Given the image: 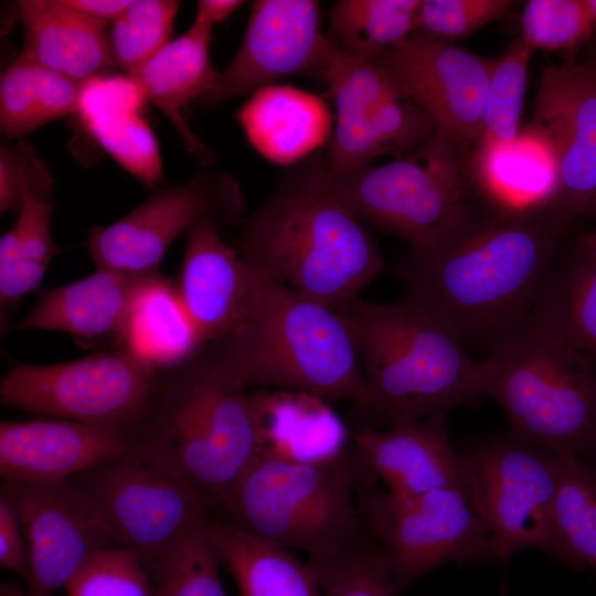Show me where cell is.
<instances>
[{
  "instance_id": "cell-30",
  "label": "cell",
  "mask_w": 596,
  "mask_h": 596,
  "mask_svg": "<svg viewBox=\"0 0 596 596\" xmlns=\"http://www.w3.org/2000/svg\"><path fill=\"white\" fill-rule=\"evenodd\" d=\"M529 319L596 368V247L584 236L567 262H554Z\"/></svg>"
},
{
  "instance_id": "cell-21",
  "label": "cell",
  "mask_w": 596,
  "mask_h": 596,
  "mask_svg": "<svg viewBox=\"0 0 596 596\" xmlns=\"http://www.w3.org/2000/svg\"><path fill=\"white\" fill-rule=\"evenodd\" d=\"M354 445L362 465L394 494L468 489L465 460L448 440L446 414L400 422L385 430L362 427L354 434Z\"/></svg>"
},
{
  "instance_id": "cell-20",
  "label": "cell",
  "mask_w": 596,
  "mask_h": 596,
  "mask_svg": "<svg viewBox=\"0 0 596 596\" xmlns=\"http://www.w3.org/2000/svg\"><path fill=\"white\" fill-rule=\"evenodd\" d=\"M126 429L60 418L0 423L4 481L45 483L72 479L123 456L132 445Z\"/></svg>"
},
{
  "instance_id": "cell-36",
  "label": "cell",
  "mask_w": 596,
  "mask_h": 596,
  "mask_svg": "<svg viewBox=\"0 0 596 596\" xmlns=\"http://www.w3.org/2000/svg\"><path fill=\"white\" fill-rule=\"evenodd\" d=\"M179 8L177 0H132L107 34L121 72L135 74L171 41Z\"/></svg>"
},
{
  "instance_id": "cell-42",
  "label": "cell",
  "mask_w": 596,
  "mask_h": 596,
  "mask_svg": "<svg viewBox=\"0 0 596 596\" xmlns=\"http://www.w3.org/2000/svg\"><path fill=\"white\" fill-rule=\"evenodd\" d=\"M42 126L34 89V64L20 54L0 79L1 134L21 138Z\"/></svg>"
},
{
  "instance_id": "cell-10",
  "label": "cell",
  "mask_w": 596,
  "mask_h": 596,
  "mask_svg": "<svg viewBox=\"0 0 596 596\" xmlns=\"http://www.w3.org/2000/svg\"><path fill=\"white\" fill-rule=\"evenodd\" d=\"M75 481L95 501L115 543L134 551L147 571L219 501L136 440Z\"/></svg>"
},
{
  "instance_id": "cell-19",
  "label": "cell",
  "mask_w": 596,
  "mask_h": 596,
  "mask_svg": "<svg viewBox=\"0 0 596 596\" xmlns=\"http://www.w3.org/2000/svg\"><path fill=\"white\" fill-rule=\"evenodd\" d=\"M214 220L185 234L181 267L174 280L179 299L203 345L231 336L253 309L258 277L221 235Z\"/></svg>"
},
{
  "instance_id": "cell-49",
  "label": "cell",
  "mask_w": 596,
  "mask_h": 596,
  "mask_svg": "<svg viewBox=\"0 0 596 596\" xmlns=\"http://www.w3.org/2000/svg\"><path fill=\"white\" fill-rule=\"evenodd\" d=\"M584 3L589 17L596 23V0H584Z\"/></svg>"
},
{
  "instance_id": "cell-37",
  "label": "cell",
  "mask_w": 596,
  "mask_h": 596,
  "mask_svg": "<svg viewBox=\"0 0 596 596\" xmlns=\"http://www.w3.org/2000/svg\"><path fill=\"white\" fill-rule=\"evenodd\" d=\"M322 596H396L400 592L380 546L358 540L343 550L308 563Z\"/></svg>"
},
{
  "instance_id": "cell-35",
  "label": "cell",
  "mask_w": 596,
  "mask_h": 596,
  "mask_svg": "<svg viewBox=\"0 0 596 596\" xmlns=\"http://www.w3.org/2000/svg\"><path fill=\"white\" fill-rule=\"evenodd\" d=\"M221 563L207 518L181 536L148 573L156 596H227L220 575Z\"/></svg>"
},
{
  "instance_id": "cell-46",
  "label": "cell",
  "mask_w": 596,
  "mask_h": 596,
  "mask_svg": "<svg viewBox=\"0 0 596 596\" xmlns=\"http://www.w3.org/2000/svg\"><path fill=\"white\" fill-rule=\"evenodd\" d=\"M67 6L103 24L114 23L132 0H64Z\"/></svg>"
},
{
  "instance_id": "cell-12",
  "label": "cell",
  "mask_w": 596,
  "mask_h": 596,
  "mask_svg": "<svg viewBox=\"0 0 596 596\" xmlns=\"http://www.w3.org/2000/svg\"><path fill=\"white\" fill-rule=\"evenodd\" d=\"M323 82L336 104L324 153L331 177L369 166L383 155L403 156L436 134L428 116L373 60L353 58L336 44Z\"/></svg>"
},
{
  "instance_id": "cell-16",
  "label": "cell",
  "mask_w": 596,
  "mask_h": 596,
  "mask_svg": "<svg viewBox=\"0 0 596 596\" xmlns=\"http://www.w3.org/2000/svg\"><path fill=\"white\" fill-rule=\"evenodd\" d=\"M334 46L321 32L318 1H253L236 54L196 104L212 109L252 96L286 76L323 82Z\"/></svg>"
},
{
  "instance_id": "cell-14",
  "label": "cell",
  "mask_w": 596,
  "mask_h": 596,
  "mask_svg": "<svg viewBox=\"0 0 596 596\" xmlns=\"http://www.w3.org/2000/svg\"><path fill=\"white\" fill-rule=\"evenodd\" d=\"M462 458L469 493L489 529L494 558L507 560L528 547L554 555L556 455L511 435Z\"/></svg>"
},
{
  "instance_id": "cell-38",
  "label": "cell",
  "mask_w": 596,
  "mask_h": 596,
  "mask_svg": "<svg viewBox=\"0 0 596 596\" xmlns=\"http://www.w3.org/2000/svg\"><path fill=\"white\" fill-rule=\"evenodd\" d=\"M534 50L515 39L491 72L479 140L505 143L517 138L524 103L528 68Z\"/></svg>"
},
{
  "instance_id": "cell-41",
  "label": "cell",
  "mask_w": 596,
  "mask_h": 596,
  "mask_svg": "<svg viewBox=\"0 0 596 596\" xmlns=\"http://www.w3.org/2000/svg\"><path fill=\"white\" fill-rule=\"evenodd\" d=\"M511 6L510 0H423L417 30L446 40L462 38L504 17Z\"/></svg>"
},
{
  "instance_id": "cell-50",
  "label": "cell",
  "mask_w": 596,
  "mask_h": 596,
  "mask_svg": "<svg viewBox=\"0 0 596 596\" xmlns=\"http://www.w3.org/2000/svg\"><path fill=\"white\" fill-rule=\"evenodd\" d=\"M584 215L593 219L596 221V194L594 195L593 200L590 201L586 212Z\"/></svg>"
},
{
  "instance_id": "cell-24",
  "label": "cell",
  "mask_w": 596,
  "mask_h": 596,
  "mask_svg": "<svg viewBox=\"0 0 596 596\" xmlns=\"http://www.w3.org/2000/svg\"><path fill=\"white\" fill-rule=\"evenodd\" d=\"M212 34V25L194 19L182 35L171 40L131 75L148 102L174 126L187 150L201 167H209L215 156L185 123L182 110L209 92L220 75L211 61Z\"/></svg>"
},
{
  "instance_id": "cell-44",
  "label": "cell",
  "mask_w": 596,
  "mask_h": 596,
  "mask_svg": "<svg viewBox=\"0 0 596 596\" xmlns=\"http://www.w3.org/2000/svg\"><path fill=\"white\" fill-rule=\"evenodd\" d=\"M0 566L30 578L29 560L23 532L11 503L0 496Z\"/></svg>"
},
{
  "instance_id": "cell-7",
  "label": "cell",
  "mask_w": 596,
  "mask_h": 596,
  "mask_svg": "<svg viewBox=\"0 0 596 596\" xmlns=\"http://www.w3.org/2000/svg\"><path fill=\"white\" fill-rule=\"evenodd\" d=\"M354 476L345 453L311 462L257 455L221 502L244 531L324 557L362 538Z\"/></svg>"
},
{
  "instance_id": "cell-26",
  "label": "cell",
  "mask_w": 596,
  "mask_h": 596,
  "mask_svg": "<svg viewBox=\"0 0 596 596\" xmlns=\"http://www.w3.org/2000/svg\"><path fill=\"white\" fill-rule=\"evenodd\" d=\"M24 29L21 55L79 83L118 67L105 26L64 0L17 1Z\"/></svg>"
},
{
  "instance_id": "cell-31",
  "label": "cell",
  "mask_w": 596,
  "mask_h": 596,
  "mask_svg": "<svg viewBox=\"0 0 596 596\" xmlns=\"http://www.w3.org/2000/svg\"><path fill=\"white\" fill-rule=\"evenodd\" d=\"M212 532L241 596H322L316 573L291 550L259 539L231 521L212 522Z\"/></svg>"
},
{
  "instance_id": "cell-17",
  "label": "cell",
  "mask_w": 596,
  "mask_h": 596,
  "mask_svg": "<svg viewBox=\"0 0 596 596\" xmlns=\"http://www.w3.org/2000/svg\"><path fill=\"white\" fill-rule=\"evenodd\" d=\"M533 119L557 164V187L544 214L558 235L596 194V65L587 58L545 67Z\"/></svg>"
},
{
  "instance_id": "cell-33",
  "label": "cell",
  "mask_w": 596,
  "mask_h": 596,
  "mask_svg": "<svg viewBox=\"0 0 596 596\" xmlns=\"http://www.w3.org/2000/svg\"><path fill=\"white\" fill-rule=\"evenodd\" d=\"M555 455L554 556L574 570L596 571V469L584 464L575 453Z\"/></svg>"
},
{
  "instance_id": "cell-5",
  "label": "cell",
  "mask_w": 596,
  "mask_h": 596,
  "mask_svg": "<svg viewBox=\"0 0 596 596\" xmlns=\"http://www.w3.org/2000/svg\"><path fill=\"white\" fill-rule=\"evenodd\" d=\"M481 396L504 409L513 437L554 454H596V368L530 319L481 361Z\"/></svg>"
},
{
  "instance_id": "cell-8",
  "label": "cell",
  "mask_w": 596,
  "mask_h": 596,
  "mask_svg": "<svg viewBox=\"0 0 596 596\" xmlns=\"http://www.w3.org/2000/svg\"><path fill=\"white\" fill-rule=\"evenodd\" d=\"M438 135L382 166L331 177L333 190L363 221L414 251L456 240L477 219L467 204V155Z\"/></svg>"
},
{
  "instance_id": "cell-45",
  "label": "cell",
  "mask_w": 596,
  "mask_h": 596,
  "mask_svg": "<svg viewBox=\"0 0 596 596\" xmlns=\"http://www.w3.org/2000/svg\"><path fill=\"white\" fill-rule=\"evenodd\" d=\"M25 187L19 143L0 148V211L18 213L23 203Z\"/></svg>"
},
{
  "instance_id": "cell-27",
  "label": "cell",
  "mask_w": 596,
  "mask_h": 596,
  "mask_svg": "<svg viewBox=\"0 0 596 596\" xmlns=\"http://www.w3.org/2000/svg\"><path fill=\"white\" fill-rule=\"evenodd\" d=\"M471 158L476 181L499 214L545 211L557 187V164L533 126L510 142L479 140Z\"/></svg>"
},
{
  "instance_id": "cell-11",
  "label": "cell",
  "mask_w": 596,
  "mask_h": 596,
  "mask_svg": "<svg viewBox=\"0 0 596 596\" xmlns=\"http://www.w3.org/2000/svg\"><path fill=\"white\" fill-rule=\"evenodd\" d=\"M361 505L398 590L445 563L494 558L489 529L468 489L416 497L374 491Z\"/></svg>"
},
{
  "instance_id": "cell-23",
  "label": "cell",
  "mask_w": 596,
  "mask_h": 596,
  "mask_svg": "<svg viewBox=\"0 0 596 596\" xmlns=\"http://www.w3.org/2000/svg\"><path fill=\"white\" fill-rule=\"evenodd\" d=\"M147 103L131 75L114 72L83 83L76 115L118 164L142 184L157 188L163 180V163L155 132L142 116Z\"/></svg>"
},
{
  "instance_id": "cell-34",
  "label": "cell",
  "mask_w": 596,
  "mask_h": 596,
  "mask_svg": "<svg viewBox=\"0 0 596 596\" xmlns=\"http://www.w3.org/2000/svg\"><path fill=\"white\" fill-rule=\"evenodd\" d=\"M423 0H339L329 11L332 40L349 56L371 61L418 29Z\"/></svg>"
},
{
  "instance_id": "cell-40",
  "label": "cell",
  "mask_w": 596,
  "mask_h": 596,
  "mask_svg": "<svg viewBox=\"0 0 596 596\" xmlns=\"http://www.w3.org/2000/svg\"><path fill=\"white\" fill-rule=\"evenodd\" d=\"M595 24L584 0H530L520 18L521 38L534 51H573Z\"/></svg>"
},
{
  "instance_id": "cell-2",
  "label": "cell",
  "mask_w": 596,
  "mask_h": 596,
  "mask_svg": "<svg viewBox=\"0 0 596 596\" xmlns=\"http://www.w3.org/2000/svg\"><path fill=\"white\" fill-rule=\"evenodd\" d=\"M238 249L258 276L332 308L359 297L384 268L374 238L336 193L318 155L283 174L244 222Z\"/></svg>"
},
{
  "instance_id": "cell-47",
  "label": "cell",
  "mask_w": 596,
  "mask_h": 596,
  "mask_svg": "<svg viewBox=\"0 0 596 596\" xmlns=\"http://www.w3.org/2000/svg\"><path fill=\"white\" fill-rule=\"evenodd\" d=\"M244 2L241 0H200L196 1L195 20L214 26L223 22Z\"/></svg>"
},
{
  "instance_id": "cell-48",
  "label": "cell",
  "mask_w": 596,
  "mask_h": 596,
  "mask_svg": "<svg viewBox=\"0 0 596 596\" xmlns=\"http://www.w3.org/2000/svg\"><path fill=\"white\" fill-rule=\"evenodd\" d=\"M0 596H36L29 590H24L14 582H3L0 585Z\"/></svg>"
},
{
  "instance_id": "cell-1",
  "label": "cell",
  "mask_w": 596,
  "mask_h": 596,
  "mask_svg": "<svg viewBox=\"0 0 596 596\" xmlns=\"http://www.w3.org/2000/svg\"><path fill=\"white\" fill-rule=\"evenodd\" d=\"M556 234L544 212L478 221L434 251L411 249L392 267L404 299L465 345L505 339L530 317L555 262Z\"/></svg>"
},
{
  "instance_id": "cell-22",
  "label": "cell",
  "mask_w": 596,
  "mask_h": 596,
  "mask_svg": "<svg viewBox=\"0 0 596 596\" xmlns=\"http://www.w3.org/2000/svg\"><path fill=\"white\" fill-rule=\"evenodd\" d=\"M148 275L96 268L67 285L42 290L32 310L4 331H57L72 334L83 345L121 348L132 299Z\"/></svg>"
},
{
  "instance_id": "cell-52",
  "label": "cell",
  "mask_w": 596,
  "mask_h": 596,
  "mask_svg": "<svg viewBox=\"0 0 596 596\" xmlns=\"http://www.w3.org/2000/svg\"><path fill=\"white\" fill-rule=\"evenodd\" d=\"M588 60H590L596 65V44L594 45V47L592 50V54L588 57Z\"/></svg>"
},
{
  "instance_id": "cell-18",
  "label": "cell",
  "mask_w": 596,
  "mask_h": 596,
  "mask_svg": "<svg viewBox=\"0 0 596 596\" xmlns=\"http://www.w3.org/2000/svg\"><path fill=\"white\" fill-rule=\"evenodd\" d=\"M26 545L28 590L52 596L95 553L115 542L88 491L73 479L45 483L4 481Z\"/></svg>"
},
{
  "instance_id": "cell-28",
  "label": "cell",
  "mask_w": 596,
  "mask_h": 596,
  "mask_svg": "<svg viewBox=\"0 0 596 596\" xmlns=\"http://www.w3.org/2000/svg\"><path fill=\"white\" fill-rule=\"evenodd\" d=\"M236 119L251 145L277 164H296L332 135V115L317 95L287 85L259 89Z\"/></svg>"
},
{
  "instance_id": "cell-4",
  "label": "cell",
  "mask_w": 596,
  "mask_h": 596,
  "mask_svg": "<svg viewBox=\"0 0 596 596\" xmlns=\"http://www.w3.org/2000/svg\"><path fill=\"white\" fill-rule=\"evenodd\" d=\"M334 309L345 319L366 379L368 413L389 426L447 415L481 397V361L422 308L406 299L356 297Z\"/></svg>"
},
{
  "instance_id": "cell-9",
  "label": "cell",
  "mask_w": 596,
  "mask_h": 596,
  "mask_svg": "<svg viewBox=\"0 0 596 596\" xmlns=\"http://www.w3.org/2000/svg\"><path fill=\"white\" fill-rule=\"evenodd\" d=\"M162 373L125 348L56 364H20L1 381L3 404L50 418L134 432L149 415Z\"/></svg>"
},
{
  "instance_id": "cell-39",
  "label": "cell",
  "mask_w": 596,
  "mask_h": 596,
  "mask_svg": "<svg viewBox=\"0 0 596 596\" xmlns=\"http://www.w3.org/2000/svg\"><path fill=\"white\" fill-rule=\"evenodd\" d=\"M65 589L66 596H156L152 578L140 557L123 546L93 554Z\"/></svg>"
},
{
  "instance_id": "cell-29",
  "label": "cell",
  "mask_w": 596,
  "mask_h": 596,
  "mask_svg": "<svg viewBox=\"0 0 596 596\" xmlns=\"http://www.w3.org/2000/svg\"><path fill=\"white\" fill-rule=\"evenodd\" d=\"M121 347L160 373L179 370L200 353L203 343L174 280L160 272L143 279L128 312Z\"/></svg>"
},
{
  "instance_id": "cell-13",
  "label": "cell",
  "mask_w": 596,
  "mask_h": 596,
  "mask_svg": "<svg viewBox=\"0 0 596 596\" xmlns=\"http://www.w3.org/2000/svg\"><path fill=\"white\" fill-rule=\"evenodd\" d=\"M246 200L228 172L201 167L187 181L161 188L128 214L95 227L86 242L96 268L146 275L159 266L172 243L203 220L224 226L241 222Z\"/></svg>"
},
{
  "instance_id": "cell-3",
  "label": "cell",
  "mask_w": 596,
  "mask_h": 596,
  "mask_svg": "<svg viewBox=\"0 0 596 596\" xmlns=\"http://www.w3.org/2000/svg\"><path fill=\"white\" fill-rule=\"evenodd\" d=\"M245 321L199 360L219 382L289 390L370 407L365 375L343 316L334 308L258 276Z\"/></svg>"
},
{
  "instance_id": "cell-15",
  "label": "cell",
  "mask_w": 596,
  "mask_h": 596,
  "mask_svg": "<svg viewBox=\"0 0 596 596\" xmlns=\"http://www.w3.org/2000/svg\"><path fill=\"white\" fill-rule=\"evenodd\" d=\"M373 61L428 116L436 135L461 150L475 148L496 61L419 30Z\"/></svg>"
},
{
  "instance_id": "cell-51",
  "label": "cell",
  "mask_w": 596,
  "mask_h": 596,
  "mask_svg": "<svg viewBox=\"0 0 596 596\" xmlns=\"http://www.w3.org/2000/svg\"><path fill=\"white\" fill-rule=\"evenodd\" d=\"M585 240L596 247V233L584 235Z\"/></svg>"
},
{
  "instance_id": "cell-6",
  "label": "cell",
  "mask_w": 596,
  "mask_h": 596,
  "mask_svg": "<svg viewBox=\"0 0 596 596\" xmlns=\"http://www.w3.org/2000/svg\"><path fill=\"white\" fill-rule=\"evenodd\" d=\"M179 371L134 440L222 501L258 455L249 394L211 377L196 356Z\"/></svg>"
},
{
  "instance_id": "cell-43",
  "label": "cell",
  "mask_w": 596,
  "mask_h": 596,
  "mask_svg": "<svg viewBox=\"0 0 596 596\" xmlns=\"http://www.w3.org/2000/svg\"><path fill=\"white\" fill-rule=\"evenodd\" d=\"M33 64L34 89L43 125L76 114L83 83Z\"/></svg>"
},
{
  "instance_id": "cell-25",
  "label": "cell",
  "mask_w": 596,
  "mask_h": 596,
  "mask_svg": "<svg viewBox=\"0 0 596 596\" xmlns=\"http://www.w3.org/2000/svg\"><path fill=\"white\" fill-rule=\"evenodd\" d=\"M258 455L311 462L344 454L347 429L324 398L298 391L249 394Z\"/></svg>"
},
{
  "instance_id": "cell-32",
  "label": "cell",
  "mask_w": 596,
  "mask_h": 596,
  "mask_svg": "<svg viewBox=\"0 0 596 596\" xmlns=\"http://www.w3.org/2000/svg\"><path fill=\"white\" fill-rule=\"evenodd\" d=\"M53 205L24 192L13 226L0 238L1 318L41 286L52 259L62 252L51 234Z\"/></svg>"
}]
</instances>
